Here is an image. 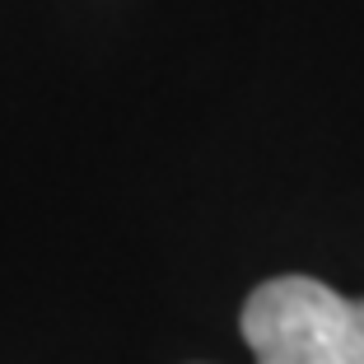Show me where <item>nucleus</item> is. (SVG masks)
Masks as SVG:
<instances>
[{
  "instance_id": "nucleus-1",
  "label": "nucleus",
  "mask_w": 364,
  "mask_h": 364,
  "mask_svg": "<svg viewBox=\"0 0 364 364\" xmlns=\"http://www.w3.org/2000/svg\"><path fill=\"white\" fill-rule=\"evenodd\" d=\"M243 341L257 364H364V299L313 276H276L247 294Z\"/></svg>"
}]
</instances>
